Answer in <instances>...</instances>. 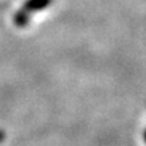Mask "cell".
Listing matches in <instances>:
<instances>
[{
    "mask_svg": "<svg viewBox=\"0 0 146 146\" xmlns=\"http://www.w3.org/2000/svg\"><path fill=\"white\" fill-rule=\"evenodd\" d=\"M50 4V0H30L27 3V8H31V10H41L45 8Z\"/></svg>",
    "mask_w": 146,
    "mask_h": 146,
    "instance_id": "obj_1",
    "label": "cell"
}]
</instances>
